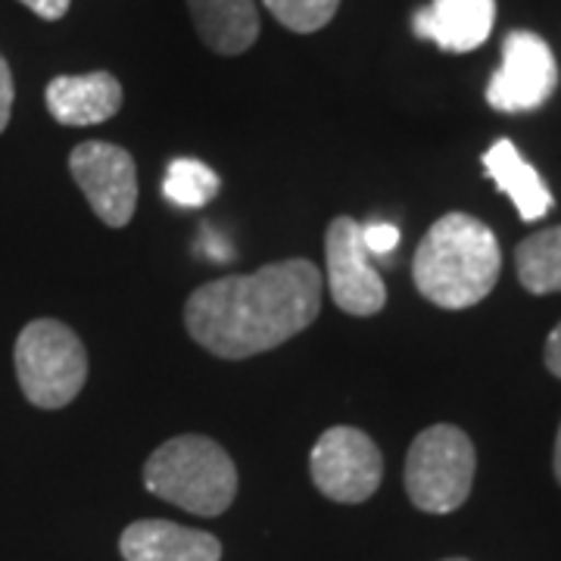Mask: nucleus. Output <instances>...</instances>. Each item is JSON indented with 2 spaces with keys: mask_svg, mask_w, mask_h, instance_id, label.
<instances>
[{
  "mask_svg": "<svg viewBox=\"0 0 561 561\" xmlns=\"http://www.w3.org/2000/svg\"><path fill=\"white\" fill-rule=\"evenodd\" d=\"M321 309V272L309 260L209 280L184 306L187 334L219 359H250L306 331Z\"/></svg>",
  "mask_w": 561,
  "mask_h": 561,
  "instance_id": "nucleus-1",
  "label": "nucleus"
},
{
  "mask_svg": "<svg viewBox=\"0 0 561 561\" xmlns=\"http://www.w3.org/2000/svg\"><path fill=\"white\" fill-rule=\"evenodd\" d=\"M201 41L221 57L247 54L260 38V13L253 0H187Z\"/></svg>",
  "mask_w": 561,
  "mask_h": 561,
  "instance_id": "nucleus-13",
  "label": "nucleus"
},
{
  "mask_svg": "<svg viewBox=\"0 0 561 561\" xmlns=\"http://www.w3.org/2000/svg\"><path fill=\"white\" fill-rule=\"evenodd\" d=\"M496 0H431L412 16V32L446 54H471L490 38Z\"/></svg>",
  "mask_w": 561,
  "mask_h": 561,
  "instance_id": "nucleus-10",
  "label": "nucleus"
},
{
  "mask_svg": "<svg viewBox=\"0 0 561 561\" xmlns=\"http://www.w3.org/2000/svg\"><path fill=\"white\" fill-rule=\"evenodd\" d=\"M515 265L524 290L534 297L559 294L561 290V225L542 228L537 234L524 238L515 250Z\"/></svg>",
  "mask_w": 561,
  "mask_h": 561,
  "instance_id": "nucleus-15",
  "label": "nucleus"
},
{
  "mask_svg": "<svg viewBox=\"0 0 561 561\" xmlns=\"http://www.w3.org/2000/svg\"><path fill=\"white\" fill-rule=\"evenodd\" d=\"M483 169L486 175L496 181L502 194L515 203V209L522 213L524 221L542 219L552 209V194L540 179V172L524 160L518 147L508 138L496 140L486 153H483Z\"/></svg>",
  "mask_w": 561,
  "mask_h": 561,
  "instance_id": "nucleus-14",
  "label": "nucleus"
},
{
  "mask_svg": "<svg viewBox=\"0 0 561 561\" xmlns=\"http://www.w3.org/2000/svg\"><path fill=\"white\" fill-rule=\"evenodd\" d=\"M44 101L60 125H101L122 110V84L110 72L57 76L47 84Z\"/></svg>",
  "mask_w": 561,
  "mask_h": 561,
  "instance_id": "nucleus-12",
  "label": "nucleus"
},
{
  "mask_svg": "<svg viewBox=\"0 0 561 561\" xmlns=\"http://www.w3.org/2000/svg\"><path fill=\"white\" fill-rule=\"evenodd\" d=\"M324 262H328V290L346 316H378L387 306V287L381 272L371 265L368 250L362 247V225L350 216H337L324 234Z\"/></svg>",
  "mask_w": 561,
  "mask_h": 561,
  "instance_id": "nucleus-9",
  "label": "nucleus"
},
{
  "mask_svg": "<svg viewBox=\"0 0 561 561\" xmlns=\"http://www.w3.org/2000/svg\"><path fill=\"white\" fill-rule=\"evenodd\" d=\"M546 368L561 378V321L556 324V331L549 334V341H546Z\"/></svg>",
  "mask_w": 561,
  "mask_h": 561,
  "instance_id": "nucleus-21",
  "label": "nucleus"
},
{
  "mask_svg": "<svg viewBox=\"0 0 561 561\" xmlns=\"http://www.w3.org/2000/svg\"><path fill=\"white\" fill-rule=\"evenodd\" d=\"M22 7H28L38 20L44 22H57L66 16V10H69V3L72 0H20Z\"/></svg>",
  "mask_w": 561,
  "mask_h": 561,
  "instance_id": "nucleus-20",
  "label": "nucleus"
},
{
  "mask_svg": "<svg viewBox=\"0 0 561 561\" xmlns=\"http://www.w3.org/2000/svg\"><path fill=\"white\" fill-rule=\"evenodd\" d=\"M144 486L191 515L216 518L238 496V471L219 443L184 434L153 449L144 465Z\"/></svg>",
  "mask_w": 561,
  "mask_h": 561,
  "instance_id": "nucleus-3",
  "label": "nucleus"
},
{
  "mask_svg": "<svg viewBox=\"0 0 561 561\" xmlns=\"http://www.w3.org/2000/svg\"><path fill=\"white\" fill-rule=\"evenodd\" d=\"M125 561H219L221 542L194 527L147 518L125 527L119 540Z\"/></svg>",
  "mask_w": 561,
  "mask_h": 561,
  "instance_id": "nucleus-11",
  "label": "nucleus"
},
{
  "mask_svg": "<svg viewBox=\"0 0 561 561\" xmlns=\"http://www.w3.org/2000/svg\"><path fill=\"white\" fill-rule=\"evenodd\" d=\"M262 3L284 28L297 35H312L324 28L341 7V0H262Z\"/></svg>",
  "mask_w": 561,
  "mask_h": 561,
  "instance_id": "nucleus-17",
  "label": "nucleus"
},
{
  "mask_svg": "<svg viewBox=\"0 0 561 561\" xmlns=\"http://www.w3.org/2000/svg\"><path fill=\"white\" fill-rule=\"evenodd\" d=\"M13 72H10V66L7 60L0 57V131L7 128V122H10V113H13Z\"/></svg>",
  "mask_w": 561,
  "mask_h": 561,
  "instance_id": "nucleus-19",
  "label": "nucleus"
},
{
  "mask_svg": "<svg viewBox=\"0 0 561 561\" xmlns=\"http://www.w3.org/2000/svg\"><path fill=\"white\" fill-rule=\"evenodd\" d=\"M400 243V228L390 225V221H371V225H362V247L368 250V256H387L393 253Z\"/></svg>",
  "mask_w": 561,
  "mask_h": 561,
  "instance_id": "nucleus-18",
  "label": "nucleus"
},
{
  "mask_svg": "<svg viewBox=\"0 0 561 561\" xmlns=\"http://www.w3.org/2000/svg\"><path fill=\"white\" fill-rule=\"evenodd\" d=\"M559 88V62L552 47L534 32H508L502 41V66L486 84V103L500 113H534Z\"/></svg>",
  "mask_w": 561,
  "mask_h": 561,
  "instance_id": "nucleus-7",
  "label": "nucleus"
},
{
  "mask_svg": "<svg viewBox=\"0 0 561 561\" xmlns=\"http://www.w3.org/2000/svg\"><path fill=\"white\" fill-rule=\"evenodd\" d=\"M443 561H468V559H443Z\"/></svg>",
  "mask_w": 561,
  "mask_h": 561,
  "instance_id": "nucleus-23",
  "label": "nucleus"
},
{
  "mask_svg": "<svg viewBox=\"0 0 561 561\" xmlns=\"http://www.w3.org/2000/svg\"><path fill=\"white\" fill-rule=\"evenodd\" d=\"M502 253L496 234L474 216L449 213L421 238L412 278L424 300L440 309H468L496 287Z\"/></svg>",
  "mask_w": 561,
  "mask_h": 561,
  "instance_id": "nucleus-2",
  "label": "nucleus"
},
{
  "mask_svg": "<svg viewBox=\"0 0 561 561\" xmlns=\"http://www.w3.org/2000/svg\"><path fill=\"white\" fill-rule=\"evenodd\" d=\"M69 172L94 216L110 228H125L138 209V169L119 144L84 140L69 157Z\"/></svg>",
  "mask_w": 561,
  "mask_h": 561,
  "instance_id": "nucleus-8",
  "label": "nucleus"
},
{
  "mask_svg": "<svg viewBox=\"0 0 561 561\" xmlns=\"http://www.w3.org/2000/svg\"><path fill=\"white\" fill-rule=\"evenodd\" d=\"M13 359L25 400L38 409L69 405L88 381V353L62 321H28L16 337Z\"/></svg>",
  "mask_w": 561,
  "mask_h": 561,
  "instance_id": "nucleus-5",
  "label": "nucleus"
},
{
  "mask_svg": "<svg viewBox=\"0 0 561 561\" xmlns=\"http://www.w3.org/2000/svg\"><path fill=\"white\" fill-rule=\"evenodd\" d=\"M474 443L456 424L421 431L405 456V493L427 515H449L465 505L474 483Z\"/></svg>",
  "mask_w": 561,
  "mask_h": 561,
  "instance_id": "nucleus-4",
  "label": "nucleus"
},
{
  "mask_svg": "<svg viewBox=\"0 0 561 561\" xmlns=\"http://www.w3.org/2000/svg\"><path fill=\"white\" fill-rule=\"evenodd\" d=\"M552 468H556V481L561 483V427H559V437H556V456H552Z\"/></svg>",
  "mask_w": 561,
  "mask_h": 561,
  "instance_id": "nucleus-22",
  "label": "nucleus"
},
{
  "mask_svg": "<svg viewBox=\"0 0 561 561\" xmlns=\"http://www.w3.org/2000/svg\"><path fill=\"white\" fill-rule=\"evenodd\" d=\"M309 471L321 496H328L331 502L359 505L371 500L375 490L381 486V449L359 427L337 424V427H328L312 446Z\"/></svg>",
  "mask_w": 561,
  "mask_h": 561,
  "instance_id": "nucleus-6",
  "label": "nucleus"
},
{
  "mask_svg": "<svg viewBox=\"0 0 561 561\" xmlns=\"http://www.w3.org/2000/svg\"><path fill=\"white\" fill-rule=\"evenodd\" d=\"M219 191V175L201 160H175L165 169L162 194L165 201L184 206V209H201L216 197Z\"/></svg>",
  "mask_w": 561,
  "mask_h": 561,
  "instance_id": "nucleus-16",
  "label": "nucleus"
}]
</instances>
